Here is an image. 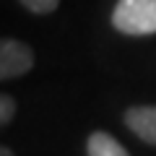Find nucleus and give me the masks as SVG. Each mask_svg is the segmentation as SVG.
I'll return each instance as SVG.
<instances>
[{
  "label": "nucleus",
  "instance_id": "5",
  "mask_svg": "<svg viewBox=\"0 0 156 156\" xmlns=\"http://www.w3.org/2000/svg\"><path fill=\"white\" fill-rule=\"evenodd\" d=\"M29 13H37V16H47V13L57 11L60 0H18Z\"/></svg>",
  "mask_w": 156,
  "mask_h": 156
},
{
  "label": "nucleus",
  "instance_id": "2",
  "mask_svg": "<svg viewBox=\"0 0 156 156\" xmlns=\"http://www.w3.org/2000/svg\"><path fill=\"white\" fill-rule=\"evenodd\" d=\"M34 68V50L21 42V39L5 37L0 42V78L11 81V78H21Z\"/></svg>",
  "mask_w": 156,
  "mask_h": 156
},
{
  "label": "nucleus",
  "instance_id": "3",
  "mask_svg": "<svg viewBox=\"0 0 156 156\" xmlns=\"http://www.w3.org/2000/svg\"><path fill=\"white\" fill-rule=\"evenodd\" d=\"M125 125L143 143L156 146V104H138L125 112Z\"/></svg>",
  "mask_w": 156,
  "mask_h": 156
},
{
  "label": "nucleus",
  "instance_id": "1",
  "mask_svg": "<svg viewBox=\"0 0 156 156\" xmlns=\"http://www.w3.org/2000/svg\"><path fill=\"white\" fill-rule=\"evenodd\" d=\"M112 26L128 37L156 34V0H117Z\"/></svg>",
  "mask_w": 156,
  "mask_h": 156
},
{
  "label": "nucleus",
  "instance_id": "6",
  "mask_svg": "<svg viewBox=\"0 0 156 156\" xmlns=\"http://www.w3.org/2000/svg\"><path fill=\"white\" fill-rule=\"evenodd\" d=\"M13 117H16V99H13L11 94H3L0 96V125H3V128L11 125Z\"/></svg>",
  "mask_w": 156,
  "mask_h": 156
},
{
  "label": "nucleus",
  "instance_id": "7",
  "mask_svg": "<svg viewBox=\"0 0 156 156\" xmlns=\"http://www.w3.org/2000/svg\"><path fill=\"white\" fill-rule=\"evenodd\" d=\"M0 156H16V154H13V151L8 148V146H3V148H0Z\"/></svg>",
  "mask_w": 156,
  "mask_h": 156
},
{
  "label": "nucleus",
  "instance_id": "4",
  "mask_svg": "<svg viewBox=\"0 0 156 156\" xmlns=\"http://www.w3.org/2000/svg\"><path fill=\"white\" fill-rule=\"evenodd\" d=\"M86 154L89 156H130L115 135L104 133V130H94V133L86 138Z\"/></svg>",
  "mask_w": 156,
  "mask_h": 156
}]
</instances>
